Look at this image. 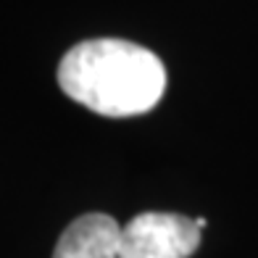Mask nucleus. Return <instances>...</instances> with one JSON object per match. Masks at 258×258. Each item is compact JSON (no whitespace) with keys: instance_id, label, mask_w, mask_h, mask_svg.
I'll return each mask as SVG.
<instances>
[{"instance_id":"3","label":"nucleus","mask_w":258,"mask_h":258,"mask_svg":"<svg viewBox=\"0 0 258 258\" xmlns=\"http://www.w3.org/2000/svg\"><path fill=\"white\" fill-rule=\"evenodd\" d=\"M119 221L105 214L74 219L55 242L53 258H119Z\"/></svg>"},{"instance_id":"1","label":"nucleus","mask_w":258,"mask_h":258,"mask_svg":"<svg viewBox=\"0 0 258 258\" xmlns=\"http://www.w3.org/2000/svg\"><path fill=\"white\" fill-rule=\"evenodd\" d=\"M58 85L72 100L111 119L150 111L166 92V69L143 45L87 40L58 66Z\"/></svg>"},{"instance_id":"2","label":"nucleus","mask_w":258,"mask_h":258,"mask_svg":"<svg viewBox=\"0 0 258 258\" xmlns=\"http://www.w3.org/2000/svg\"><path fill=\"white\" fill-rule=\"evenodd\" d=\"M201 232L195 219L148 211L121 227L119 258H190L201 245Z\"/></svg>"}]
</instances>
